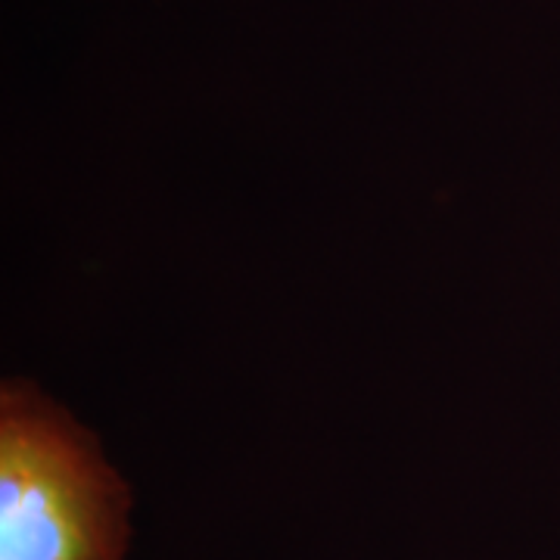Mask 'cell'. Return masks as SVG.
<instances>
[{
  "instance_id": "cell-1",
  "label": "cell",
  "mask_w": 560,
  "mask_h": 560,
  "mask_svg": "<svg viewBox=\"0 0 560 560\" xmlns=\"http://www.w3.org/2000/svg\"><path fill=\"white\" fill-rule=\"evenodd\" d=\"M131 495L97 442L22 383L0 396V560H121Z\"/></svg>"
}]
</instances>
